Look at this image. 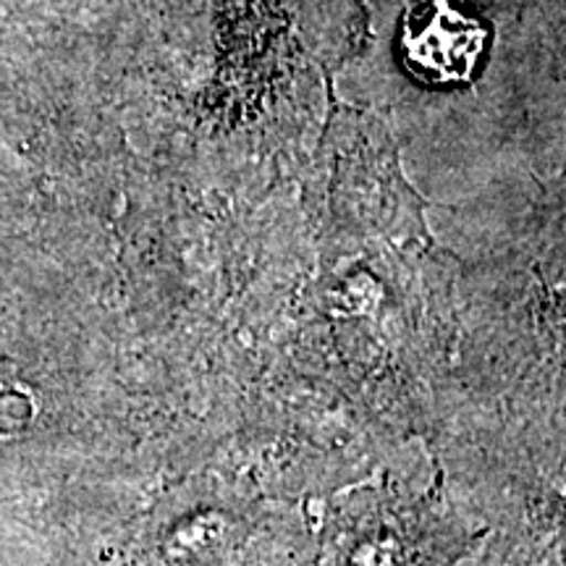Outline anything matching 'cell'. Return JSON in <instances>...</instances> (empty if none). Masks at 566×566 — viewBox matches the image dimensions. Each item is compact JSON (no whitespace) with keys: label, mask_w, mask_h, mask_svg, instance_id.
Returning a JSON list of instances; mask_svg holds the SVG:
<instances>
[{"label":"cell","mask_w":566,"mask_h":566,"mask_svg":"<svg viewBox=\"0 0 566 566\" xmlns=\"http://www.w3.org/2000/svg\"><path fill=\"white\" fill-rule=\"evenodd\" d=\"M485 51V30L478 17L454 0H422L401 27V55L417 80L428 84H464Z\"/></svg>","instance_id":"obj_1"}]
</instances>
